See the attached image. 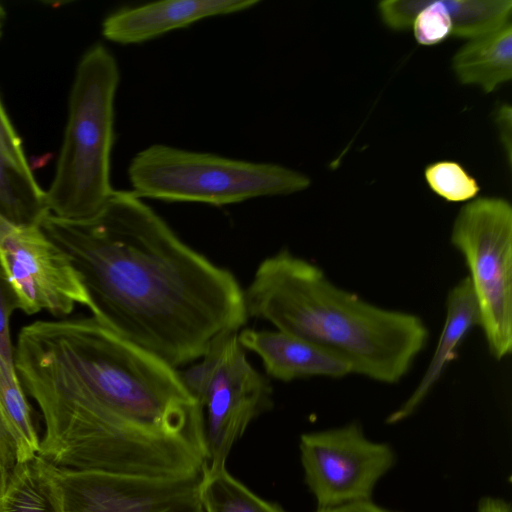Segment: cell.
<instances>
[{
	"mask_svg": "<svg viewBox=\"0 0 512 512\" xmlns=\"http://www.w3.org/2000/svg\"><path fill=\"white\" fill-rule=\"evenodd\" d=\"M16 464L14 442L0 415V487Z\"/></svg>",
	"mask_w": 512,
	"mask_h": 512,
	"instance_id": "obj_24",
	"label": "cell"
},
{
	"mask_svg": "<svg viewBox=\"0 0 512 512\" xmlns=\"http://www.w3.org/2000/svg\"><path fill=\"white\" fill-rule=\"evenodd\" d=\"M458 80L491 93L512 78V27L510 23L469 40L452 59Z\"/></svg>",
	"mask_w": 512,
	"mask_h": 512,
	"instance_id": "obj_14",
	"label": "cell"
},
{
	"mask_svg": "<svg viewBox=\"0 0 512 512\" xmlns=\"http://www.w3.org/2000/svg\"><path fill=\"white\" fill-rule=\"evenodd\" d=\"M36 461L56 512H206L202 476L148 477Z\"/></svg>",
	"mask_w": 512,
	"mask_h": 512,
	"instance_id": "obj_7",
	"label": "cell"
},
{
	"mask_svg": "<svg viewBox=\"0 0 512 512\" xmlns=\"http://www.w3.org/2000/svg\"><path fill=\"white\" fill-rule=\"evenodd\" d=\"M425 180L429 188L448 202H463L480 191L477 180L458 162L437 161L426 166Z\"/></svg>",
	"mask_w": 512,
	"mask_h": 512,
	"instance_id": "obj_20",
	"label": "cell"
},
{
	"mask_svg": "<svg viewBox=\"0 0 512 512\" xmlns=\"http://www.w3.org/2000/svg\"><path fill=\"white\" fill-rule=\"evenodd\" d=\"M411 28L420 45L431 46L452 36V21L444 1L422 0V7Z\"/></svg>",
	"mask_w": 512,
	"mask_h": 512,
	"instance_id": "obj_21",
	"label": "cell"
},
{
	"mask_svg": "<svg viewBox=\"0 0 512 512\" xmlns=\"http://www.w3.org/2000/svg\"><path fill=\"white\" fill-rule=\"evenodd\" d=\"M477 512H512L510 504L499 497L485 496L477 505Z\"/></svg>",
	"mask_w": 512,
	"mask_h": 512,
	"instance_id": "obj_27",
	"label": "cell"
},
{
	"mask_svg": "<svg viewBox=\"0 0 512 512\" xmlns=\"http://www.w3.org/2000/svg\"><path fill=\"white\" fill-rule=\"evenodd\" d=\"M452 21V36L472 40L505 24L512 11L510 0H444Z\"/></svg>",
	"mask_w": 512,
	"mask_h": 512,
	"instance_id": "obj_18",
	"label": "cell"
},
{
	"mask_svg": "<svg viewBox=\"0 0 512 512\" xmlns=\"http://www.w3.org/2000/svg\"><path fill=\"white\" fill-rule=\"evenodd\" d=\"M44 422L39 455L61 467L157 476L208 457L204 408L176 368L95 317L37 320L14 348Z\"/></svg>",
	"mask_w": 512,
	"mask_h": 512,
	"instance_id": "obj_1",
	"label": "cell"
},
{
	"mask_svg": "<svg viewBox=\"0 0 512 512\" xmlns=\"http://www.w3.org/2000/svg\"><path fill=\"white\" fill-rule=\"evenodd\" d=\"M244 298L248 316L332 353L352 374L385 384L408 373L429 337L417 315L338 287L320 267L287 249L259 264Z\"/></svg>",
	"mask_w": 512,
	"mask_h": 512,
	"instance_id": "obj_3",
	"label": "cell"
},
{
	"mask_svg": "<svg viewBox=\"0 0 512 512\" xmlns=\"http://www.w3.org/2000/svg\"><path fill=\"white\" fill-rule=\"evenodd\" d=\"M18 309L17 297L0 268V359L11 368H15L14 347L11 341L10 319Z\"/></svg>",
	"mask_w": 512,
	"mask_h": 512,
	"instance_id": "obj_22",
	"label": "cell"
},
{
	"mask_svg": "<svg viewBox=\"0 0 512 512\" xmlns=\"http://www.w3.org/2000/svg\"><path fill=\"white\" fill-rule=\"evenodd\" d=\"M0 512H56L36 457L16 464L0 487Z\"/></svg>",
	"mask_w": 512,
	"mask_h": 512,
	"instance_id": "obj_19",
	"label": "cell"
},
{
	"mask_svg": "<svg viewBox=\"0 0 512 512\" xmlns=\"http://www.w3.org/2000/svg\"><path fill=\"white\" fill-rule=\"evenodd\" d=\"M496 122L499 126L502 142L511 161V107L508 104L501 105L496 113Z\"/></svg>",
	"mask_w": 512,
	"mask_h": 512,
	"instance_id": "obj_25",
	"label": "cell"
},
{
	"mask_svg": "<svg viewBox=\"0 0 512 512\" xmlns=\"http://www.w3.org/2000/svg\"><path fill=\"white\" fill-rule=\"evenodd\" d=\"M0 268L26 314L42 310L69 315L77 304L88 307L80 276L68 255L38 227L0 223Z\"/></svg>",
	"mask_w": 512,
	"mask_h": 512,
	"instance_id": "obj_9",
	"label": "cell"
},
{
	"mask_svg": "<svg viewBox=\"0 0 512 512\" xmlns=\"http://www.w3.org/2000/svg\"><path fill=\"white\" fill-rule=\"evenodd\" d=\"M0 415L14 442L17 464L38 456L40 438L16 368L0 359Z\"/></svg>",
	"mask_w": 512,
	"mask_h": 512,
	"instance_id": "obj_16",
	"label": "cell"
},
{
	"mask_svg": "<svg viewBox=\"0 0 512 512\" xmlns=\"http://www.w3.org/2000/svg\"><path fill=\"white\" fill-rule=\"evenodd\" d=\"M49 214L46 193L34 178L0 151V216L15 227H38Z\"/></svg>",
	"mask_w": 512,
	"mask_h": 512,
	"instance_id": "obj_15",
	"label": "cell"
},
{
	"mask_svg": "<svg viewBox=\"0 0 512 512\" xmlns=\"http://www.w3.org/2000/svg\"><path fill=\"white\" fill-rule=\"evenodd\" d=\"M5 17H6L5 9L3 8L2 5H0V37H1V34H2V28H3V25H4Z\"/></svg>",
	"mask_w": 512,
	"mask_h": 512,
	"instance_id": "obj_28",
	"label": "cell"
},
{
	"mask_svg": "<svg viewBox=\"0 0 512 512\" xmlns=\"http://www.w3.org/2000/svg\"><path fill=\"white\" fill-rule=\"evenodd\" d=\"M245 350L257 354L266 373L280 381L322 376L342 378L350 366L332 353L291 334L275 330L244 329L238 333Z\"/></svg>",
	"mask_w": 512,
	"mask_h": 512,
	"instance_id": "obj_12",
	"label": "cell"
},
{
	"mask_svg": "<svg viewBox=\"0 0 512 512\" xmlns=\"http://www.w3.org/2000/svg\"><path fill=\"white\" fill-rule=\"evenodd\" d=\"M272 403L269 381L247 359L238 331H229L203 403L207 467L226 466L233 445Z\"/></svg>",
	"mask_w": 512,
	"mask_h": 512,
	"instance_id": "obj_10",
	"label": "cell"
},
{
	"mask_svg": "<svg viewBox=\"0 0 512 512\" xmlns=\"http://www.w3.org/2000/svg\"><path fill=\"white\" fill-rule=\"evenodd\" d=\"M132 192L140 198L215 206L289 195L310 179L280 164L233 159L213 153L153 144L128 166Z\"/></svg>",
	"mask_w": 512,
	"mask_h": 512,
	"instance_id": "obj_5",
	"label": "cell"
},
{
	"mask_svg": "<svg viewBox=\"0 0 512 512\" xmlns=\"http://www.w3.org/2000/svg\"><path fill=\"white\" fill-rule=\"evenodd\" d=\"M119 81L113 54L100 43L91 46L76 70L56 172L45 191L50 215L71 221L89 219L114 192L110 162Z\"/></svg>",
	"mask_w": 512,
	"mask_h": 512,
	"instance_id": "obj_4",
	"label": "cell"
},
{
	"mask_svg": "<svg viewBox=\"0 0 512 512\" xmlns=\"http://www.w3.org/2000/svg\"><path fill=\"white\" fill-rule=\"evenodd\" d=\"M476 326H480V313L471 282L466 276L447 295L444 325L423 377L407 400L387 417L388 424L403 421L418 409L456 358V350Z\"/></svg>",
	"mask_w": 512,
	"mask_h": 512,
	"instance_id": "obj_13",
	"label": "cell"
},
{
	"mask_svg": "<svg viewBox=\"0 0 512 512\" xmlns=\"http://www.w3.org/2000/svg\"><path fill=\"white\" fill-rule=\"evenodd\" d=\"M316 512H397L381 507L372 500L360 501L330 508H317Z\"/></svg>",
	"mask_w": 512,
	"mask_h": 512,
	"instance_id": "obj_26",
	"label": "cell"
},
{
	"mask_svg": "<svg viewBox=\"0 0 512 512\" xmlns=\"http://www.w3.org/2000/svg\"><path fill=\"white\" fill-rule=\"evenodd\" d=\"M258 0H166L125 6L102 22V35L109 41L140 44L211 17L239 13Z\"/></svg>",
	"mask_w": 512,
	"mask_h": 512,
	"instance_id": "obj_11",
	"label": "cell"
},
{
	"mask_svg": "<svg viewBox=\"0 0 512 512\" xmlns=\"http://www.w3.org/2000/svg\"><path fill=\"white\" fill-rule=\"evenodd\" d=\"M299 447L305 483L318 508L371 500L396 462L393 448L367 438L357 422L302 434Z\"/></svg>",
	"mask_w": 512,
	"mask_h": 512,
	"instance_id": "obj_8",
	"label": "cell"
},
{
	"mask_svg": "<svg viewBox=\"0 0 512 512\" xmlns=\"http://www.w3.org/2000/svg\"><path fill=\"white\" fill-rule=\"evenodd\" d=\"M450 241L462 254L478 304L480 327L490 354L501 360L512 350V207L499 197L465 204Z\"/></svg>",
	"mask_w": 512,
	"mask_h": 512,
	"instance_id": "obj_6",
	"label": "cell"
},
{
	"mask_svg": "<svg viewBox=\"0 0 512 512\" xmlns=\"http://www.w3.org/2000/svg\"><path fill=\"white\" fill-rule=\"evenodd\" d=\"M0 220H4V219H0Z\"/></svg>",
	"mask_w": 512,
	"mask_h": 512,
	"instance_id": "obj_29",
	"label": "cell"
},
{
	"mask_svg": "<svg viewBox=\"0 0 512 512\" xmlns=\"http://www.w3.org/2000/svg\"><path fill=\"white\" fill-rule=\"evenodd\" d=\"M40 228L70 258L92 316L174 368L247 322L235 276L183 242L132 191L114 190L89 219L48 214Z\"/></svg>",
	"mask_w": 512,
	"mask_h": 512,
	"instance_id": "obj_2",
	"label": "cell"
},
{
	"mask_svg": "<svg viewBox=\"0 0 512 512\" xmlns=\"http://www.w3.org/2000/svg\"><path fill=\"white\" fill-rule=\"evenodd\" d=\"M0 151L24 169L31 170L22 142L0 101Z\"/></svg>",
	"mask_w": 512,
	"mask_h": 512,
	"instance_id": "obj_23",
	"label": "cell"
},
{
	"mask_svg": "<svg viewBox=\"0 0 512 512\" xmlns=\"http://www.w3.org/2000/svg\"><path fill=\"white\" fill-rule=\"evenodd\" d=\"M199 497L206 512H286L253 493L233 477L226 466L216 469L206 466L199 484Z\"/></svg>",
	"mask_w": 512,
	"mask_h": 512,
	"instance_id": "obj_17",
	"label": "cell"
}]
</instances>
